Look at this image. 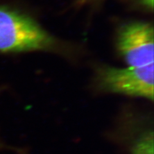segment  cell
<instances>
[{
	"instance_id": "obj_5",
	"label": "cell",
	"mask_w": 154,
	"mask_h": 154,
	"mask_svg": "<svg viewBox=\"0 0 154 154\" xmlns=\"http://www.w3.org/2000/svg\"><path fill=\"white\" fill-rule=\"evenodd\" d=\"M139 2L144 7L148 8H153V0H139Z\"/></svg>"
},
{
	"instance_id": "obj_3",
	"label": "cell",
	"mask_w": 154,
	"mask_h": 154,
	"mask_svg": "<svg viewBox=\"0 0 154 154\" xmlns=\"http://www.w3.org/2000/svg\"><path fill=\"white\" fill-rule=\"evenodd\" d=\"M153 26L145 23H132L119 32L118 46L129 67H143L153 63Z\"/></svg>"
},
{
	"instance_id": "obj_1",
	"label": "cell",
	"mask_w": 154,
	"mask_h": 154,
	"mask_svg": "<svg viewBox=\"0 0 154 154\" xmlns=\"http://www.w3.org/2000/svg\"><path fill=\"white\" fill-rule=\"evenodd\" d=\"M54 37L32 19L16 10L0 6V52L52 49Z\"/></svg>"
},
{
	"instance_id": "obj_4",
	"label": "cell",
	"mask_w": 154,
	"mask_h": 154,
	"mask_svg": "<svg viewBox=\"0 0 154 154\" xmlns=\"http://www.w3.org/2000/svg\"><path fill=\"white\" fill-rule=\"evenodd\" d=\"M133 154H153V134H147L139 139L133 148Z\"/></svg>"
},
{
	"instance_id": "obj_2",
	"label": "cell",
	"mask_w": 154,
	"mask_h": 154,
	"mask_svg": "<svg viewBox=\"0 0 154 154\" xmlns=\"http://www.w3.org/2000/svg\"><path fill=\"white\" fill-rule=\"evenodd\" d=\"M100 83L110 92L153 99V63L143 67L118 69L107 67L101 71Z\"/></svg>"
},
{
	"instance_id": "obj_6",
	"label": "cell",
	"mask_w": 154,
	"mask_h": 154,
	"mask_svg": "<svg viewBox=\"0 0 154 154\" xmlns=\"http://www.w3.org/2000/svg\"><path fill=\"white\" fill-rule=\"evenodd\" d=\"M94 1V0H80V2L81 3H85V2H93Z\"/></svg>"
}]
</instances>
